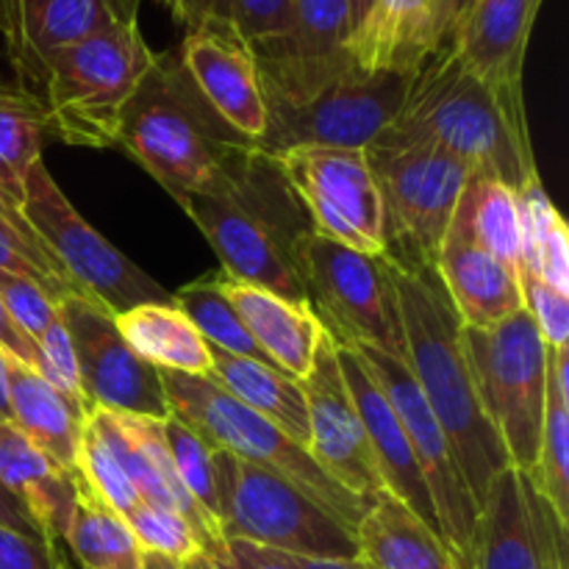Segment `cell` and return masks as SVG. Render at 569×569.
Returning a JSON list of instances; mask_svg holds the SVG:
<instances>
[{"label":"cell","instance_id":"29","mask_svg":"<svg viewBox=\"0 0 569 569\" xmlns=\"http://www.w3.org/2000/svg\"><path fill=\"white\" fill-rule=\"evenodd\" d=\"M122 339L156 370L183 372V376H211L209 342L187 320L176 303H142L117 315Z\"/></svg>","mask_w":569,"mask_h":569},{"label":"cell","instance_id":"33","mask_svg":"<svg viewBox=\"0 0 569 569\" xmlns=\"http://www.w3.org/2000/svg\"><path fill=\"white\" fill-rule=\"evenodd\" d=\"M520 203V267L569 295V233L542 181L517 194ZM517 267V270H520Z\"/></svg>","mask_w":569,"mask_h":569},{"label":"cell","instance_id":"11","mask_svg":"<svg viewBox=\"0 0 569 569\" xmlns=\"http://www.w3.org/2000/svg\"><path fill=\"white\" fill-rule=\"evenodd\" d=\"M365 153L383 194L387 256L433 270L470 172L433 144L372 142Z\"/></svg>","mask_w":569,"mask_h":569},{"label":"cell","instance_id":"27","mask_svg":"<svg viewBox=\"0 0 569 569\" xmlns=\"http://www.w3.org/2000/svg\"><path fill=\"white\" fill-rule=\"evenodd\" d=\"M6 383H9L11 422L50 456L56 465L78 470V448L87 411L56 392L39 372L6 359Z\"/></svg>","mask_w":569,"mask_h":569},{"label":"cell","instance_id":"16","mask_svg":"<svg viewBox=\"0 0 569 569\" xmlns=\"http://www.w3.org/2000/svg\"><path fill=\"white\" fill-rule=\"evenodd\" d=\"M567 528L531 476L509 465L478 509L470 569H567Z\"/></svg>","mask_w":569,"mask_h":569},{"label":"cell","instance_id":"18","mask_svg":"<svg viewBox=\"0 0 569 569\" xmlns=\"http://www.w3.org/2000/svg\"><path fill=\"white\" fill-rule=\"evenodd\" d=\"M142 0H0V39L17 83L37 89L48 56L122 20H137Z\"/></svg>","mask_w":569,"mask_h":569},{"label":"cell","instance_id":"9","mask_svg":"<svg viewBox=\"0 0 569 569\" xmlns=\"http://www.w3.org/2000/svg\"><path fill=\"white\" fill-rule=\"evenodd\" d=\"M217 526L226 539H244L300 559H359L353 528L276 472L226 450Z\"/></svg>","mask_w":569,"mask_h":569},{"label":"cell","instance_id":"10","mask_svg":"<svg viewBox=\"0 0 569 569\" xmlns=\"http://www.w3.org/2000/svg\"><path fill=\"white\" fill-rule=\"evenodd\" d=\"M306 300L322 331L345 348H376L406 365L398 300L381 256L356 253L311 228L298 248Z\"/></svg>","mask_w":569,"mask_h":569},{"label":"cell","instance_id":"45","mask_svg":"<svg viewBox=\"0 0 569 569\" xmlns=\"http://www.w3.org/2000/svg\"><path fill=\"white\" fill-rule=\"evenodd\" d=\"M0 569H67L59 545L0 526Z\"/></svg>","mask_w":569,"mask_h":569},{"label":"cell","instance_id":"21","mask_svg":"<svg viewBox=\"0 0 569 569\" xmlns=\"http://www.w3.org/2000/svg\"><path fill=\"white\" fill-rule=\"evenodd\" d=\"M448 48L445 0H376L348 39L361 70L417 76Z\"/></svg>","mask_w":569,"mask_h":569},{"label":"cell","instance_id":"20","mask_svg":"<svg viewBox=\"0 0 569 569\" xmlns=\"http://www.w3.org/2000/svg\"><path fill=\"white\" fill-rule=\"evenodd\" d=\"M337 356L339 367H342L345 383H348L356 409H359L361 426H365L367 439H370V448L372 456H376V467L378 476H381L383 481V489H387L389 495H395L398 500H403L426 526H431L433 531L439 533L431 492H428V483L426 478H422L415 450H411L409 437H406L392 403H389L387 395L381 392V387L372 381L365 361L359 359V353H356L353 348L337 345ZM439 537H442V533H439Z\"/></svg>","mask_w":569,"mask_h":569},{"label":"cell","instance_id":"55","mask_svg":"<svg viewBox=\"0 0 569 569\" xmlns=\"http://www.w3.org/2000/svg\"><path fill=\"white\" fill-rule=\"evenodd\" d=\"M183 569H217V567H214V561H211L206 553H194V556H189L187 561H183Z\"/></svg>","mask_w":569,"mask_h":569},{"label":"cell","instance_id":"52","mask_svg":"<svg viewBox=\"0 0 569 569\" xmlns=\"http://www.w3.org/2000/svg\"><path fill=\"white\" fill-rule=\"evenodd\" d=\"M139 569H183V561L153 553V550H142V565H139Z\"/></svg>","mask_w":569,"mask_h":569},{"label":"cell","instance_id":"34","mask_svg":"<svg viewBox=\"0 0 569 569\" xmlns=\"http://www.w3.org/2000/svg\"><path fill=\"white\" fill-rule=\"evenodd\" d=\"M456 217L465 222L467 233L487 253L517 272L520 267V203L517 192L500 181L470 178L461 192Z\"/></svg>","mask_w":569,"mask_h":569},{"label":"cell","instance_id":"7","mask_svg":"<svg viewBox=\"0 0 569 569\" xmlns=\"http://www.w3.org/2000/svg\"><path fill=\"white\" fill-rule=\"evenodd\" d=\"M159 372L167 403H170V415L176 420L198 431L214 448L250 461L261 470L276 472L278 478L298 487L300 492L309 495L315 503H320L322 509L331 511L333 517H339L345 526L356 531L370 503L339 487L311 459L303 445H298L270 420H264L248 406L233 400L228 392H222L209 378L183 376V372L172 370Z\"/></svg>","mask_w":569,"mask_h":569},{"label":"cell","instance_id":"43","mask_svg":"<svg viewBox=\"0 0 569 569\" xmlns=\"http://www.w3.org/2000/svg\"><path fill=\"white\" fill-rule=\"evenodd\" d=\"M0 300L14 317L17 326L37 342L39 333L59 317L53 300L42 292L33 281L28 278L14 276V272H0Z\"/></svg>","mask_w":569,"mask_h":569},{"label":"cell","instance_id":"6","mask_svg":"<svg viewBox=\"0 0 569 569\" xmlns=\"http://www.w3.org/2000/svg\"><path fill=\"white\" fill-rule=\"evenodd\" d=\"M137 20H122L42 64L33 92L44 100L50 133L76 148H114L120 114L153 64Z\"/></svg>","mask_w":569,"mask_h":569},{"label":"cell","instance_id":"48","mask_svg":"<svg viewBox=\"0 0 569 569\" xmlns=\"http://www.w3.org/2000/svg\"><path fill=\"white\" fill-rule=\"evenodd\" d=\"M0 353H3L6 359L17 361V365L28 367V370H39L37 342L17 326V320L9 315L3 300H0Z\"/></svg>","mask_w":569,"mask_h":569},{"label":"cell","instance_id":"25","mask_svg":"<svg viewBox=\"0 0 569 569\" xmlns=\"http://www.w3.org/2000/svg\"><path fill=\"white\" fill-rule=\"evenodd\" d=\"M0 483L33 517L48 542H64L81 472L56 465L9 420H0Z\"/></svg>","mask_w":569,"mask_h":569},{"label":"cell","instance_id":"37","mask_svg":"<svg viewBox=\"0 0 569 569\" xmlns=\"http://www.w3.org/2000/svg\"><path fill=\"white\" fill-rule=\"evenodd\" d=\"M556 515L569 522V392L548 376V409L539 437L537 465L528 472Z\"/></svg>","mask_w":569,"mask_h":569},{"label":"cell","instance_id":"40","mask_svg":"<svg viewBox=\"0 0 569 569\" xmlns=\"http://www.w3.org/2000/svg\"><path fill=\"white\" fill-rule=\"evenodd\" d=\"M78 472H81L83 483L94 495H100L117 515L126 517L139 503L137 489L131 487V481L122 472V467L117 465L111 450L103 445V439L87 426V420H83L81 448H78Z\"/></svg>","mask_w":569,"mask_h":569},{"label":"cell","instance_id":"26","mask_svg":"<svg viewBox=\"0 0 569 569\" xmlns=\"http://www.w3.org/2000/svg\"><path fill=\"white\" fill-rule=\"evenodd\" d=\"M356 545L367 569H459L445 539L387 489L372 495Z\"/></svg>","mask_w":569,"mask_h":569},{"label":"cell","instance_id":"47","mask_svg":"<svg viewBox=\"0 0 569 569\" xmlns=\"http://www.w3.org/2000/svg\"><path fill=\"white\" fill-rule=\"evenodd\" d=\"M0 272H14V276L28 278V281L37 283V287L42 289V292L48 295L56 306H59L64 298H70V295H78V292H72L70 287H64L61 281H56L50 272H44L37 261L28 259L22 250H17L14 244H9L6 239H0Z\"/></svg>","mask_w":569,"mask_h":569},{"label":"cell","instance_id":"42","mask_svg":"<svg viewBox=\"0 0 569 569\" xmlns=\"http://www.w3.org/2000/svg\"><path fill=\"white\" fill-rule=\"evenodd\" d=\"M39 348V376L56 389V392L64 395L72 403L83 406L87 409V400L81 392V376H78L76 353H72V342L67 337V328L61 322V317H56L37 339Z\"/></svg>","mask_w":569,"mask_h":569},{"label":"cell","instance_id":"46","mask_svg":"<svg viewBox=\"0 0 569 569\" xmlns=\"http://www.w3.org/2000/svg\"><path fill=\"white\" fill-rule=\"evenodd\" d=\"M209 559L217 569H295L287 553L244 542V539H222V545Z\"/></svg>","mask_w":569,"mask_h":569},{"label":"cell","instance_id":"1","mask_svg":"<svg viewBox=\"0 0 569 569\" xmlns=\"http://www.w3.org/2000/svg\"><path fill=\"white\" fill-rule=\"evenodd\" d=\"M383 144H433L470 178L500 181L517 194L539 181L526 98L489 87L442 48L411 78L398 117L378 133Z\"/></svg>","mask_w":569,"mask_h":569},{"label":"cell","instance_id":"5","mask_svg":"<svg viewBox=\"0 0 569 569\" xmlns=\"http://www.w3.org/2000/svg\"><path fill=\"white\" fill-rule=\"evenodd\" d=\"M114 148L126 150L181 203L206 192L237 150L256 144L211 109L178 50H164L153 56L122 109Z\"/></svg>","mask_w":569,"mask_h":569},{"label":"cell","instance_id":"12","mask_svg":"<svg viewBox=\"0 0 569 569\" xmlns=\"http://www.w3.org/2000/svg\"><path fill=\"white\" fill-rule=\"evenodd\" d=\"M20 209L67 278L89 300L106 306L114 317L133 306L172 300V295L159 281L139 270L128 256H122L78 214L42 161L28 170Z\"/></svg>","mask_w":569,"mask_h":569},{"label":"cell","instance_id":"3","mask_svg":"<svg viewBox=\"0 0 569 569\" xmlns=\"http://www.w3.org/2000/svg\"><path fill=\"white\" fill-rule=\"evenodd\" d=\"M181 206L220 256L226 276L309 306L298 248L315 226L276 156L237 150L211 187L183 198Z\"/></svg>","mask_w":569,"mask_h":569},{"label":"cell","instance_id":"39","mask_svg":"<svg viewBox=\"0 0 569 569\" xmlns=\"http://www.w3.org/2000/svg\"><path fill=\"white\" fill-rule=\"evenodd\" d=\"M126 522L142 550H153V553L170 556V559L178 561H187L189 556L203 553L187 520L178 511L164 509V506L139 500L126 515Z\"/></svg>","mask_w":569,"mask_h":569},{"label":"cell","instance_id":"53","mask_svg":"<svg viewBox=\"0 0 569 569\" xmlns=\"http://www.w3.org/2000/svg\"><path fill=\"white\" fill-rule=\"evenodd\" d=\"M0 420L11 422V406H9V383H6V356L0 353Z\"/></svg>","mask_w":569,"mask_h":569},{"label":"cell","instance_id":"31","mask_svg":"<svg viewBox=\"0 0 569 569\" xmlns=\"http://www.w3.org/2000/svg\"><path fill=\"white\" fill-rule=\"evenodd\" d=\"M50 133V114L37 92L0 81V189L14 203L22 200L28 170L42 161Z\"/></svg>","mask_w":569,"mask_h":569},{"label":"cell","instance_id":"23","mask_svg":"<svg viewBox=\"0 0 569 569\" xmlns=\"http://www.w3.org/2000/svg\"><path fill=\"white\" fill-rule=\"evenodd\" d=\"M545 0H476L450 48L476 76L506 94H522L528 42Z\"/></svg>","mask_w":569,"mask_h":569},{"label":"cell","instance_id":"36","mask_svg":"<svg viewBox=\"0 0 569 569\" xmlns=\"http://www.w3.org/2000/svg\"><path fill=\"white\" fill-rule=\"evenodd\" d=\"M172 303L187 315V320L198 328V333L211 348L226 350V353L233 356H244V359L261 361V365H270V359L261 353L259 345L244 331L242 320L233 311V306L220 292L214 272H209L200 281L187 283L181 292L172 295Z\"/></svg>","mask_w":569,"mask_h":569},{"label":"cell","instance_id":"4","mask_svg":"<svg viewBox=\"0 0 569 569\" xmlns=\"http://www.w3.org/2000/svg\"><path fill=\"white\" fill-rule=\"evenodd\" d=\"M256 67L267 109L256 150L267 156L295 148L367 150L398 117L415 78L361 70L350 53L322 64L256 59Z\"/></svg>","mask_w":569,"mask_h":569},{"label":"cell","instance_id":"2","mask_svg":"<svg viewBox=\"0 0 569 569\" xmlns=\"http://www.w3.org/2000/svg\"><path fill=\"white\" fill-rule=\"evenodd\" d=\"M381 261L398 300L406 367L442 426L456 467L481 509L489 481L511 461L478 400L459 315L437 272L403 267L389 256Z\"/></svg>","mask_w":569,"mask_h":569},{"label":"cell","instance_id":"19","mask_svg":"<svg viewBox=\"0 0 569 569\" xmlns=\"http://www.w3.org/2000/svg\"><path fill=\"white\" fill-rule=\"evenodd\" d=\"M176 50L211 109L256 144L264 133L267 109L259 67L248 42H242L231 28L209 22L189 28Z\"/></svg>","mask_w":569,"mask_h":569},{"label":"cell","instance_id":"15","mask_svg":"<svg viewBox=\"0 0 569 569\" xmlns=\"http://www.w3.org/2000/svg\"><path fill=\"white\" fill-rule=\"evenodd\" d=\"M56 309L72 342L87 409L150 420L170 417L161 372L133 353L117 328V317L106 306L83 295H70Z\"/></svg>","mask_w":569,"mask_h":569},{"label":"cell","instance_id":"54","mask_svg":"<svg viewBox=\"0 0 569 569\" xmlns=\"http://www.w3.org/2000/svg\"><path fill=\"white\" fill-rule=\"evenodd\" d=\"M372 3H376V0H348V6H350V26H353V31H356V28H359V22L365 20L367 11L372 9Z\"/></svg>","mask_w":569,"mask_h":569},{"label":"cell","instance_id":"8","mask_svg":"<svg viewBox=\"0 0 569 569\" xmlns=\"http://www.w3.org/2000/svg\"><path fill=\"white\" fill-rule=\"evenodd\" d=\"M461 339L483 415L511 467L531 472L548 409L550 348L526 309L492 328L461 326Z\"/></svg>","mask_w":569,"mask_h":569},{"label":"cell","instance_id":"50","mask_svg":"<svg viewBox=\"0 0 569 569\" xmlns=\"http://www.w3.org/2000/svg\"><path fill=\"white\" fill-rule=\"evenodd\" d=\"M476 0H445V28H448V48L453 42L456 31H459L461 20L467 17V11L472 9Z\"/></svg>","mask_w":569,"mask_h":569},{"label":"cell","instance_id":"41","mask_svg":"<svg viewBox=\"0 0 569 569\" xmlns=\"http://www.w3.org/2000/svg\"><path fill=\"white\" fill-rule=\"evenodd\" d=\"M517 283H520L522 309L528 311L545 345L550 350L569 348V295L559 292L522 267L517 270Z\"/></svg>","mask_w":569,"mask_h":569},{"label":"cell","instance_id":"13","mask_svg":"<svg viewBox=\"0 0 569 569\" xmlns=\"http://www.w3.org/2000/svg\"><path fill=\"white\" fill-rule=\"evenodd\" d=\"M317 233L378 259L387 256V211L365 150L295 148L276 156Z\"/></svg>","mask_w":569,"mask_h":569},{"label":"cell","instance_id":"44","mask_svg":"<svg viewBox=\"0 0 569 569\" xmlns=\"http://www.w3.org/2000/svg\"><path fill=\"white\" fill-rule=\"evenodd\" d=\"M0 239H6V242L14 244L17 250H22L28 259L37 261V264L42 267L44 272H50V276L56 278V281H61L64 287H70L72 292L83 295L81 289H78L76 283L67 278V272L61 270L59 261H56L53 256L48 253V248H44L42 239L33 233V228L28 226V220H26V214H22L20 203H14V200H11L9 194L3 192V189H0ZM83 298H87V295H83Z\"/></svg>","mask_w":569,"mask_h":569},{"label":"cell","instance_id":"14","mask_svg":"<svg viewBox=\"0 0 569 569\" xmlns=\"http://www.w3.org/2000/svg\"><path fill=\"white\" fill-rule=\"evenodd\" d=\"M353 350L365 361L372 381L387 395L400 426H403L406 437H409L411 450L417 456V465H420L422 478L428 483V492H431L439 533H442L445 545L453 553L456 567L470 569L472 542H476L478 526V506L472 500L470 489H467L465 478H461L459 467H456L453 450H450L442 426L433 417L431 406L426 403L420 387H417V381L411 378L409 367L403 361L392 359V356L381 353L376 348Z\"/></svg>","mask_w":569,"mask_h":569},{"label":"cell","instance_id":"24","mask_svg":"<svg viewBox=\"0 0 569 569\" xmlns=\"http://www.w3.org/2000/svg\"><path fill=\"white\" fill-rule=\"evenodd\" d=\"M214 278L220 292L226 295L228 303L242 320L244 331L259 345L261 353L270 359V365L287 372L289 378L303 381L315 365L317 348L326 337L315 311L309 306L289 303V300L278 298L261 287L237 281L222 270H217Z\"/></svg>","mask_w":569,"mask_h":569},{"label":"cell","instance_id":"51","mask_svg":"<svg viewBox=\"0 0 569 569\" xmlns=\"http://www.w3.org/2000/svg\"><path fill=\"white\" fill-rule=\"evenodd\" d=\"M295 569H367L359 559L350 561H328V559H300V556H289Z\"/></svg>","mask_w":569,"mask_h":569},{"label":"cell","instance_id":"32","mask_svg":"<svg viewBox=\"0 0 569 569\" xmlns=\"http://www.w3.org/2000/svg\"><path fill=\"white\" fill-rule=\"evenodd\" d=\"M64 545L81 569H139L142 565V548L126 517L117 515L100 495H94L83 478Z\"/></svg>","mask_w":569,"mask_h":569},{"label":"cell","instance_id":"17","mask_svg":"<svg viewBox=\"0 0 569 569\" xmlns=\"http://www.w3.org/2000/svg\"><path fill=\"white\" fill-rule=\"evenodd\" d=\"M303 392L309 406L306 450L339 487L370 503L372 495L383 489V481L378 476L376 456L361 426L353 395L345 383L337 342L328 333L317 348L309 376L303 378Z\"/></svg>","mask_w":569,"mask_h":569},{"label":"cell","instance_id":"28","mask_svg":"<svg viewBox=\"0 0 569 569\" xmlns=\"http://www.w3.org/2000/svg\"><path fill=\"white\" fill-rule=\"evenodd\" d=\"M209 350V381H214L222 392H228L233 400H239L250 411L281 428L298 445H303V448L309 445V406H306L303 381L289 378L287 372L270 365L226 353V350H217L211 345Z\"/></svg>","mask_w":569,"mask_h":569},{"label":"cell","instance_id":"38","mask_svg":"<svg viewBox=\"0 0 569 569\" xmlns=\"http://www.w3.org/2000/svg\"><path fill=\"white\" fill-rule=\"evenodd\" d=\"M164 439L183 489L217 526L222 500V450L172 415L164 420Z\"/></svg>","mask_w":569,"mask_h":569},{"label":"cell","instance_id":"35","mask_svg":"<svg viewBox=\"0 0 569 569\" xmlns=\"http://www.w3.org/2000/svg\"><path fill=\"white\" fill-rule=\"evenodd\" d=\"M183 28L226 26L248 48H261L281 37L292 17V0H161Z\"/></svg>","mask_w":569,"mask_h":569},{"label":"cell","instance_id":"49","mask_svg":"<svg viewBox=\"0 0 569 569\" xmlns=\"http://www.w3.org/2000/svg\"><path fill=\"white\" fill-rule=\"evenodd\" d=\"M0 526H9V528H14V531L28 533V537L44 539L42 531H39V526L33 522V517L28 515V511L22 509V506L17 503L9 492H6L3 483H0Z\"/></svg>","mask_w":569,"mask_h":569},{"label":"cell","instance_id":"30","mask_svg":"<svg viewBox=\"0 0 569 569\" xmlns=\"http://www.w3.org/2000/svg\"><path fill=\"white\" fill-rule=\"evenodd\" d=\"M350 33L348 0H292L287 31L253 48V56L283 64H322L348 56Z\"/></svg>","mask_w":569,"mask_h":569},{"label":"cell","instance_id":"22","mask_svg":"<svg viewBox=\"0 0 569 569\" xmlns=\"http://www.w3.org/2000/svg\"><path fill=\"white\" fill-rule=\"evenodd\" d=\"M433 272L442 281L461 326L492 328L522 311L517 272L487 253L456 214L442 239Z\"/></svg>","mask_w":569,"mask_h":569}]
</instances>
